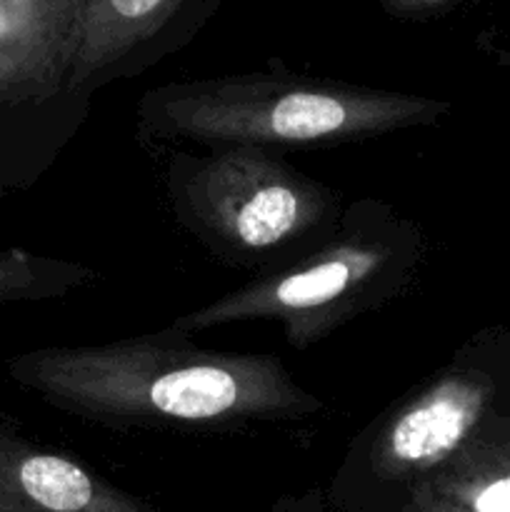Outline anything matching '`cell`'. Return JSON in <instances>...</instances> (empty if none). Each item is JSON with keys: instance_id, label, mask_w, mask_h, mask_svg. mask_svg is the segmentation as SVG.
I'll use <instances>...</instances> for the list:
<instances>
[{"instance_id": "obj_1", "label": "cell", "mask_w": 510, "mask_h": 512, "mask_svg": "<svg viewBox=\"0 0 510 512\" xmlns=\"http://www.w3.org/2000/svg\"><path fill=\"white\" fill-rule=\"evenodd\" d=\"M48 403L110 425L300 420L323 410L275 355L213 353L163 330L88 348H45L10 363Z\"/></svg>"}, {"instance_id": "obj_2", "label": "cell", "mask_w": 510, "mask_h": 512, "mask_svg": "<svg viewBox=\"0 0 510 512\" xmlns=\"http://www.w3.org/2000/svg\"><path fill=\"white\" fill-rule=\"evenodd\" d=\"M443 110L423 95L288 73L170 83L140 105L155 133L225 148L348 143L433 123Z\"/></svg>"}, {"instance_id": "obj_3", "label": "cell", "mask_w": 510, "mask_h": 512, "mask_svg": "<svg viewBox=\"0 0 510 512\" xmlns=\"http://www.w3.org/2000/svg\"><path fill=\"white\" fill-rule=\"evenodd\" d=\"M413 245L415 238L395 233V225L385 228L383 220L353 225L308 258L180 315L165 330L190 335L225 323L278 320L293 348H308L388 293L400 265L413 258Z\"/></svg>"}, {"instance_id": "obj_4", "label": "cell", "mask_w": 510, "mask_h": 512, "mask_svg": "<svg viewBox=\"0 0 510 512\" xmlns=\"http://www.w3.org/2000/svg\"><path fill=\"white\" fill-rule=\"evenodd\" d=\"M178 210L215 248L253 258L328 220L335 195L255 145H228L178 183Z\"/></svg>"}, {"instance_id": "obj_5", "label": "cell", "mask_w": 510, "mask_h": 512, "mask_svg": "<svg viewBox=\"0 0 510 512\" xmlns=\"http://www.w3.org/2000/svg\"><path fill=\"white\" fill-rule=\"evenodd\" d=\"M225 0H85L63 93H83L188 43Z\"/></svg>"}, {"instance_id": "obj_6", "label": "cell", "mask_w": 510, "mask_h": 512, "mask_svg": "<svg viewBox=\"0 0 510 512\" xmlns=\"http://www.w3.org/2000/svg\"><path fill=\"white\" fill-rule=\"evenodd\" d=\"M488 403V388L470 375H448L410 400L385 425L375 465L385 478H420L468 438Z\"/></svg>"}, {"instance_id": "obj_7", "label": "cell", "mask_w": 510, "mask_h": 512, "mask_svg": "<svg viewBox=\"0 0 510 512\" xmlns=\"http://www.w3.org/2000/svg\"><path fill=\"white\" fill-rule=\"evenodd\" d=\"M0 512H160L78 460L0 430Z\"/></svg>"}, {"instance_id": "obj_8", "label": "cell", "mask_w": 510, "mask_h": 512, "mask_svg": "<svg viewBox=\"0 0 510 512\" xmlns=\"http://www.w3.org/2000/svg\"><path fill=\"white\" fill-rule=\"evenodd\" d=\"M85 0H0V50H28L73 65Z\"/></svg>"}, {"instance_id": "obj_9", "label": "cell", "mask_w": 510, "mask_h": 512, "mask_svg": "<svg viewBox=\"0 0 510 512\" xmlns=\"http://www.w3.org/2000/svg\"><path fill=\"white\" fill-rule=\"evenodd\" d=\"M95 280L93 270L25 250H0V305L65 295Z\"/></svg>"}, {"instance_id": "obj_10", "label": "cell", "mask_w": 510, "mask_h": 512, "mask_svg": "<svg viewBox=\"0 0 510 512\" xmlns=\"http://www.w3.org/2000/svg\"><path fill=\"white\" fill-rule=\"evenodd\" d=\"M70 65L28 50H0V105L63 93Z\"/></svg>"}, {"instance_id": "obj_11", "label": "cell", "mask_w": 510, "mask_h": 512, "mask_svg": "<svg viewBox=\"0 0 510 512\" xmlns=\"http://www.w3.org/2000/svg\"><path fill=\"white\" fill-rule=\"evenodd\" d=\"M420 485L453 503L460 512H510V473L493 475L488 480L443 478Z\"/></svg>"}, {"instance_id": "obj_12", "label": "cell", "mask_w": 510, "mask_h": 512, "mask_svg": "<svg viewBox=\"0 0 510 512\" xmlns=\"http://www.w3.org/2000/svg\"><path fill=\"white\" fill-rule=\"evenodd\" d=\"M383 10L393 18L425 20L448 10L455 0H380Z\"/></svg>"}, {"instance_id": "obj_13", "label": "cell", "mask_w": 510, "mask_h": 512, "mask_svg": "<svg viewBox=\"0 0 510 512\" xmlns=\"http://www.w3.org/2000/svg\"><path fill=\"white\" fill-rule=\"evenodd\" d=\"M413 510L415 512H460L453 503L443 500L440 495L430 493L428 488L418 485V490L413 493Z\"/></svg>"}, {"instance_id": "obj_14", "label": "cell", "mask_w": 510, "mask_h": 512, "mask_svg": "<svg viewBox=\"0 0 510 512\" xmlns=\"http://www.w3.org/2000/svg\"><path fill=\"white\" fill-rule=\"evenodd\" d=\"M293 512H320V510H318V503H315V505H300V508H295Z\"/></svg>"}]
</instances>
